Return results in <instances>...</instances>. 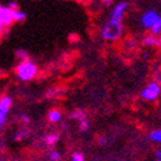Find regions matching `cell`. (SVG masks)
Segmentation results:
<instances>
[{
	"label": "cell",
	"instance_id": "obj_22",
	"mask_svg": "<svg viewBox=\"0 0 161 161\" xmlns=\"http://www.w3.org/2000/svg\"><path fill=\"white\" fill-rule=\"evenodd\" d=\"M156 158H157V161H160V158H161V152H160V151H157V153H156Z\"/></svg>",
	"mask_w": 161,
	"mask_h": 161
},
{
	"label": "cell",
	"instance_id": "obj_17",
	"mask_svg": "<svg viewBox=\"0 0 161 161\" xmlns=\"http://www.w3.org/2000/svg\"><path fill=\"white\" fill-rule=\"evenodd\" d=\"M72 161H84V156L81 153H74L72 155Z\"/></svg>",
	"mask_w": 161,
	"mask_h": 161
},
{
	"label": "cell",
	"instance_id": "obj_1",
	"mask_svg": "<svg viewBox=\"0 0 161 161\" xmlns=\"http://www.w3.org/2000/svg\"><path fill=\"white\" fill-rule=\"evenodd\" d=\"M37 66L34 63H31L30 60H25V62H21L17 68H16V72H17V76L20 80L22 81H29L33 77H36L37 75Z\"/></svg>",
	"mask_w": 161,
	"mask_h": 161
},
{
	"label": "cell",
	"instance_id": "obj_3",
	"mask_svg": "<svg viewBox=\"0 0 161 161\" xmlns=\"http://www.w3.org/2000/svg\"><path fill=\"white\" fill-rule=\"evenodd\" d=\"M160 94V84L151 83L142 91V98L146 101H155Z\"/></svg>",
	"mask_w": 161,
	"mask_h": 161
},
{
	"label": "cell",
	"instance_id": "obj_5",
	"mask_svg": "<svg viewBox=\"0 0 161 161\" xmlns=\"http://www.w3.org/2000/svg\"><path fill=\"white\" fill-rule=\"evenodd\" d=\"M13 22V16L12 11L8 7L0 5V25L2 26H8Z\"/></svg>",
	"mask_w": 161,
	"mask_h": 161
},
{
	"label": "cell",
	"instance_id": "obj_19",
	"mask_svg": "<svg viewBox=\"0 0 161 161\" xmlns=\"http://www.w3.org/2000/svg\"><path fill=\"white\" fill-rule=\"evenodd\" d=\"M24 136H25V134H24V132H19L17 135L14 136V139H16V140H21V139L24 138Z\"/></svg>",
	"mask_w": 161,
	"mask_h": 161
},
{
	"label": "cell",
	"instance_id": "obj_15",
	"mask_svg": "<svg viewBox=\"0 0 161 161\" xmlns=\"http://www.w3.org/2000/svg\"><path fill=\"white\" fill-rule=\"evenodd\" d=\"M160 30H161V20H158L153 26L151 28V31H152V34L153 36H156V34H158L160 33Z\"/></svg>",
	"mask_w": 161,
	"mask_h": 161
},
{
	"label": "cell",
	"instance_id": "obj_8",
	"mask_svg": "<svg viewBox=\"0 0 161 161\" xmlns=\"http://www.w3.org/2000/svg\"><path fill=\"white\" fill-rule=\"evenodd\" d=\"M143 45L144 46H160V39L156 38L155 36H148L143 39Z\"/></svg>",
	"mask_w": 161,
	"mask_h": 161
},
{
	"label": "cell",
	"instance_id": "obj_6",
	"mask_svg": "<svg viewBox=\"0 0 161 161\" xmlns=\"http://www.w3.org/2000/svg\"><path fill=\"white\" fill-rule=\"evenodd\" d=\"M127 8V3H119L118 5H115V8L113 9V13H111V19L110 20H114V21H120L122 20V16H123V12L126 11Z\"/></svg>",
	"mask_w": 161,
	"mask_h": 161
},
{
	"label": "cell",
	"instance_id": "obj_18",
	"mask_svg": "<svg viewBox=\"0 0 161 161\" xmlns=\"http://www.w3.org/2000/svg\"><path fill=\"white\" fill-rule=\"evenodd\" d=\"M88 127H89V125H88L86 119H85V120H81V122H80V130H81V131H86V130H88Z\"/></svg>",
	"mask_w": 161,
	"mask_h": 161
},
{
	"label": "cell",
	"instance_id": "obj_10",
	"mask_svg": "<svg viewBox=\"0 0 161 161\" xmlns=\"http://www.w3.org/2000/svg\"><path fill=\"white\" fill-rule=\"evenodd\" d=\"M45 140L49 146H54V144H56V142L59 140V135L58 134H49V135L45 136Z\"/></svg>",
	"mask_w": 161,
	"mask_h": 161
},
{
	"label": "cell",
	"instance_id": "obj_4",
	"mask_svg": "<svg viewBox=\"0 0 161 161\" xmlns=\"http://www.w3.org/2000/svg\"><path fill=\"white\" fill-rule=\"evenodd\" d=\"M158 20H161L160 16H158V13H157L156 11H153V9L147 11L146 13L142 16V24H143V26L147 28V29H151Z\"/></svg>",
	"mask_w": 161,
	"mask_h": 161
},
{
	"label": "cell",
	"instance_id": "obj_23",
	"mask_svg": "<svg viewBox=\"0 0 161 161\" xmlns=\"http://www.w3.org/2000/svg\"><path fill=\"white\" fill-rule=\"evenodd\" d=\"M3 28H4V26H2V25H0V34H2V31H3Z\"/></svg>",
	"mask_w": 161,
	"mask_h": 161
},
{
	"label": "cell",
	"instance_id": "obj_13",
	"mask_svg": "<svg viewBox=\"0 0 161 161\" xmlns=\"http://www.w3.org/2000/svg\"><path fill=\"white\" fill-rule=\"evenodd\" d=\"M149 139L153 140V142L160 143V142H161V131H160V130H155L153 132H151V134H149Z\"/></svg>",
	"mask_w": 161,
	"mask_h": 161
},
{
	"label": "cell",
	"instance_id": "obj_16",
	"mask_svg": "<svg viewBox=\"0 0 161 161\" xmlns=\"http://www.w3.org/2000/svg\"><path fill=\"white\" fill-rule=\"evenodd\" d=\"M50 158L53 160V161H59V158H60V153L58 151H53L51 153H50Z\"/></svg>",
	"mask_w": 161,
	"mask_h": 161
},
{
	"label": "cell",
	"instance_id": "obj_12",
	"mask_svg": "<svg viewBox=\"0 0 161 161\" xmlns=\"http://www.w3.org/2000/svg\"><path fill=\"white\" fill-rule=\"evenodd\" d=\"M71 117L77 119V120H80V122H81V120H85V114H84V111H81V110H77V111L71 113Z\"/></svg>",
	"mask_w": 161,
	"mask_h": 161
},
{
	"label": "cell",
	"instance_id": "obj_7",
	"mask_svg": "<svg viewBox=\"0 0 161 161\" xmlns=\"http://www.w3.org/2000/svg\"><path fill=\"white\" fill-rule=\"evenodd\" d=\"M11 105H12V100L8 96H4L3 98H0V114L5 117L7 113L11 109Z\"/></svg>",
	"mask_w": 161,
	"mask_h": 161
},
{
	"label": "cell",
	"instance_id": "obj_2",
	"mask_svg": "<svg viewBox=\"0 0 161 161\" xmlns=\"http://www.w3.org/2000/svg\"><path fill=\"white\" fill-rule=\"evenodd\" d=\"M120 34H122V24H120V21L110 20L102 28V37L105 39H109V41H114V39L119 38Z\"/></svg>",
	"mask_w": 161,
	"mask_h": 161
},
{
	"label": "cell",
	"instance_id": "obj_21",
	"mask_svg": "<svg viewBox=\"0 0 161 161\" xmlns=\"http://www.w3.org/2000/svg\"><path fill=\"white\" fill-rule=\"evenodd\" d=\"M4 120H5V117H4V115H2V114H0V126H2V125L4 123Z\"/></svg>",
	"mask_w": 161,
	"mask_h": 161
},
{
	"label": "cell",
	"instance_id": "obj_9",
	"mask_svg": "<svg viewBox=\"0 0 161 161\" xmlns=\"http://www.w3.org/2000/svg\"><path fill=\"white\" fill-rule=\"evenodd\" d=\"M62 118V113L59 110H51L49 113V120L50 122H59V119Z\"/></svg>",
	"mask_w": 161,
	"mask_h": 161
},
{
	"label": "cell",
	"instance_id": "obj_20",
	"mask_svg": "<svg viewBox=\"0 0 161 161\" xmlns=\"http://www.w3.org/2000/svg\"><path fill=\"white\" fill-rule=\"evenodd\" d=\"M21 118H22V120H24L25 123H29V117H28V115L24 114V115H21Z\"/></svg>",
	"mask_w": 161,
	"mask_h": 161
},
{
	"label": "cell",
	"instance_id": "obj_14",
	"mask_svg": "<svg viewBox=\"0 0 161 161\" xmlns=\"http://www.w3.org/2000/svg\"><path fill=\"white\" fill-rule=\"evenodd\" d=\"M16 55H17V58L21 59L22 62L29 60V54L25 50H17V51H16Z\"/></svg>",
	"mask_w": 161,
	"mask_h": 161
},
{
	"label": "cell",
	"instance_id": "obj_11",
	"mask_svg": "<svg viewBox=\"0 0 161 161\" xmlns=\"http://www.w3.org/2000/svg\"><path fill=\"white\" fill-rule=\"evenodd\" d=\"M12 16H13V21H24L26 19V13L21 12L20 9L12 11Z\"/></svg>",
	"mask_w": 161,
	"mask_h": 161
}]
</instances>
